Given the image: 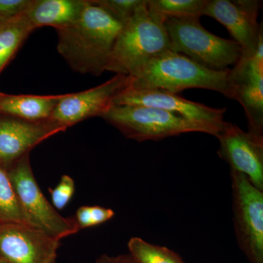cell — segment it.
Returning <instances> with one entry per match:
<instances>
[{"instance_id":"cell-22","label":"cell","mask_w":263,"mask_h":263,"mask_svg":"<svg viewBox=\"0 0 263 263\" xmlns=\"http://www.w3.org/2000/svg\"><path fill=\"white\" fill-rule=\"evenodd\" d=\"M114 212L110 209L100 206H82L78 209L76 221L79 230L98 226L110 220Z\"/></svg>"},{"instance_id":"cell-10","label":"cell","mask_w":263,"mask_h":263,"mask_svg":"<svg viewBox=\"0 0 263 263\" xmlns=\"http://www.w3.org/2000/svg\"><path fill=\"white\" fill-rule=\"evenodd\" d=\"M60 240L27 224H0V263H56Z\"/></svg>"},{"instance_id":"cell-16","label":"cell","mask_w":263,"mask_h":263,"mask_svg":"<svg viewBox=\"0 0 263 263\" xmlns=\"http://www.w3.org/2000/svg\"><path fill=\"white\" fill-rule=\"evenodd\" d=\"M63 95H9L0 92V115L24 120H47Z\"/></svg>"},{"instance_id":"cell-23","label":"cell","mask_w":263,"mask_h":263,"mask_svg":"<svg viewBox=\"0 0 263 263\" xmlns=\"http://www.w3.org/2000/svg\"><path fill=\"white\" fill-rule=\"evenodd\" d=\"M75 193L74 180L64 175L56 187L51 190V200L55 209L62 210L69 203Z\"/></svg>"},{"instance_id":"cell-4","label":"cell","mask_w":263,"mask_h":263,"mask_svg":"<svg viewBox=\"0 0 263 263\" xmlns=\"http://www.w3.org/2000/svg\"><path fill=\"white\" fill-rule=\"evenodd\" d=\"M164 27L170 50L211 70H228L241 57L242 49L238 43L209 32L202 27L199 18L169 19Z\"/></svg>"},{"instance_id":"cell-8","label":"cell","mask_w":263,"mask_h":263,"mask_svg":"<svg viewBox=\"0 0 263 263\" xmlns=\"http://www.w3.org/2000/svg\"><path fill=\"white\" fill-rule=\"evenodd\" d=\"M114 105H141L162 109L203 126L215 137L226 122L227 108H211L163 90L135 89L127 86L114 99Z\"/></svg>"},{"instance_id":"cell-14","label":"cell","mask_w":263,"mask_h":263,"mask_svg":"<svg viewBox=\"0 0 263 263\" xmlns=\"http://www.w3.org/2000/svg\"><path fill=\"white\" fill-rule=\"evenodd\" d=\"M66 129L51 119L33 122L2 115L0 164L8 169L41 142Z\"/></svg>"},{"instance_id":"cell-11","label":"cell","mask_w":263,"mask_h":263,"mask_svg":"<svg viewBox=\"0 0 263 263\" xmlns=\"http://www.w3.org/2000/svg\"><path fill=\"white\" fill-rule=\"evenodd\" d=\"M128 84V76L115 75L110 80L91 89L63 95L51 119L67 129L89 118L102 117L113 106L114 99Z\"/></svg>"},{"instance_id":"cell-1","label":"cell","mask_w":263,"mask_h":263,"mask_svg":"<svg viewBox=\"0 0 263 263\" xmlns=\"http://www.w3.org/2000/svg\"><path fill=\"white\" fill-rule=\"evenodd\" d=\"M124 24L89 0L74 23L57 29V50L76 72L98 76L106 71Z\"/></svg>"},{"instance_id":"cell-6","label":"cell","mask_w":263,"mask_h":263,"mask_svg":"<svg viewBox=\"0 0 263 263\" xmlns=\"http://www.w3.org/2000/svg\"><path fill=\"white\" fill-rule=\"evenodd\" d=\"M8 172L29 226L60 240L79 232L75 218L60 215L43 195L33 174L29 154L12 164Z\"/></svg>"},{"instance_id":"cell-20","label":"cell","mask_w":263,"mask_h":263,"mask_svg":"<svg viewBox=\"0 0 263 263\" xmlns=\"http://www.w3.org/2000/svg\"><path fill=\"white\" fill-rule=\"evenodd\" d=\"M128 247L136 263H184L173 251L152 245L140 238H131Z\"/></svg>"},{"instance_id":"cell-12","label":"cell","mask_w":263,"mask_h":263,"mask_svg":"<svg viewBox=\"0 0 263 263\" xmlns=\"http://www.w3.org/2000/svg\"><path fill=\"white\" fill-rule=\"evenodd\" d=\"M216 138L219 142V157L230 164L231 170L245 175L262 192L263 136L226 122Z\"/></svg>"},{"instance_id":"cell-2","label":"cell","mask_w":263,"mask_h":263,"mask_svg":"<svg viewBox=\"0 0 263 263\" xmlns=\"http://www.w3.org/2000/svg\"><path fill=\"white\" fill-rule=\"evenodd\" d=\"M230 70L207 68L184 55L168 50L145 64L135 75L128 76V87L159 89L178 94L188 89H204L231 99Z\"/></svg>"},{"instance_id":"cell-3","label":"cell","mask_w":263,"mask_h":263,"mask_svg":"<svg viewBox=\"0 0 263 263\" xmlns=\"http://www.w3.org/2000/svg\"><path fill=\"white\" fill-rule=\"evenodd\" d=\"M168 50L169 37L164 24L149 14L146 0L123 26L106 71L133 76L152 58Z\"/></svg>"},{"instance_id":"cell-25","label":"cell","mask_w":263,"mask_h":263,"mask_svg":"<svg viewBox=\"0 0 263 263\" xmlns=\"http://www.w3.org/2000/svg\"><path fill=\"white\" fill-rule=\"evenodd\" d=\"M0 18H1V17H0Z\"/></svg>"},{"instance_id":"cell-19","label":"cell","mask_w":263,"mask_h":263,"mask_svg":"<svg viewBox=\"0 0 263 263\" xmlns=\"http://www.w3.org/2000/svg\"><path fill=\"white\" fill-rule=\"evenodd\" d=\"M2 223L29 226L10 181L8 169L0 164V224Z\"/></svg>"},{"instance_id":"cell-5","label":"cell","mask_w":263,"mask_h":263,"mask_svg":"<svg viewBox=\"0 0 263 263\" xmlns=\"http://www.w3.org/2000/svg\"><path fill=\"white\" fill-rule=\"evenodd\" d=\"M124 136L138 142L160 141L183 133H204L206 128L162 109L141 105H113L102 116Z\"/></svg>"},{"instance_id":"cell-21","label":"cell","mask_w":263,"mask_h":263,"mask_svg":"<svg viewBox=\"0 0 263 263\" xmlns=\"http://www.w3.org/2000/svg\"><path fill=\"white\" fill-rule=\"evenodd\" d=\"M95 3L108 11L123 24L134 15L146 0H95Z\"/></svg>"},{"instance_id":"cell-9","label":"cell","mask_w":263,"mask_h":263,"mask_svg":"<svg viewBox=\"0 0 263 263\" xmlns=\"http://www.w3.org/2000/svg\"><path fill=\"white\" fill-rule=\"evenodd\" d=\"M232 100L245 109L249 132L263 136V34L250 56L241 55L230 70Z\"/></svg>"},{"instance_id":"cell-18","label":"cell","mask_w":263,"mask_h":263,"mask_svg":"<svg viewBox=\"0 0 263 263\" xmlns=\"http://www.w3.org/2000/svg\"><path fill=\"white\" fill-rule=\"evenodd\" d=\"M209 0H147V9L156 20L164 24L171 18H199Z\"/></svg>"},{"instance_id":"cell-13","label":"cell","mask_w":263,"mask_h":263,"mask_svg":"<svg viewBox=\"0 0 263 263\" xmlns=\"http://www.w3.org/2000/svg\"><path fill=\"white\" fill-rule=\"evenodd\" d=\"M261 3L257 0H209L203 15L222 24L241 48V55L250 56L257 49L263 34L262 24L257 22Z\"/></svg>"},{"instance_id":"cell-15","label":"cell","mask_w":263,"mask_h":263,"mask_svg":"<svg viewBox=\"0 0 263 263\" xmlns=\"http://www.w3.org/2000/svg\"><path fill=\"white\" fill-rule=\"evenodd\" d=\"M89 0H30L24 13L33 29L51 27L64 28L80 16Z\"/></svg>"},{"instance_id":"cell-7","label":"cell","mask_w":263,"mask_h":263,"mask_svg":"<svg viewBox=\"0 0 263 263\" xmlns=\"http://www.w3.org/2000/svg\"><path fill=\"white\" fill-rule=\"evenodd\" d=\"M233 222L242 249L253 263H263V192L245 175L230 170Z\"/></svg>"},{"instance_id":"cell-24","label":"cell","mask_w":263,"mask_h":263,"mask_svg":"<svg viewBox=\"0 0 263 263\" xmlns=\"http://www.w3.org/2000/svg\"><path fill=\"white\" fill-rule=\"evenodd\" d=\"M30 0H0V17L11 18L23 14Z\"/></svg>"},{"instance_id":"cell-17","label":"cell","mask_w":263,"mask_h":263,"mask_svg":"<svg viewBox=\"0 0 263 263\" xmlns=\"http://www.w3.org/2000/svg\"><path fill=\"white\" fill-rule=\"evenodd\" d=\"M33 31L24 13L0 18V73Z\"/></svg>"}]
</instances>
